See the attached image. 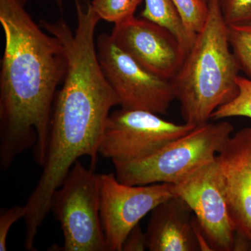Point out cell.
<instances>
[{
  "instance_id": "6da1fadb",
  "label": "cell",
  "mask_w": 251,
  "mask_h": 251,
  "mask_svg": "<svg viewBox=\"0 0 251 251\" xmlns=\"http://www.w3.org/2000/svg\"><path fill=\"white\" fill-rule=\"evenodd\" d=\"M28 0H0L4 49L0 72V168L31 148L45 163L57 88L68 69L65 47L28 13Z\"/></svg>"
},
{
  "instance_id": "7a4b0ae2",
  "label": "cell",
  "mask_w": 251,
  "mask_h": 251,
  "mask_svg": "<svg viewBox=\"0 0 251 251\" xmlns=\"http://www.w3.org/2000/svg\"><path fill=\"white\" fill-rule=\"evenodd\" d=\"M207 20L182 67L172 80L185 123H207L216 109L239 92V64L229 42L219 0H208Z\"/></svg>"
},
{
  "instance_id": "3957f363",
  "label": "cell",
  "mask_w": 251,
  "mask_h": 251,
  "mask_svg": "<svg viewBox=\"0 0 251 251\" xmlns=\"http://www.w3.org/2000/svg\"><path fill=\"white\" fill-rule=\"evenodd\" d=\"M233 130L227 121L197 126L146 158L114 163L115 175L119 181L132 186L176 184L198 167L214 159Z\"/></svg>"
},
{
  "instance_id": "277c9868",
  "label": "cell",
  "mask_w": 251,
  "mask_h": 251,
  "mask_svg": "<svg viewBox=\"0 0 251 251\" xmlns=\"http://www.w3.org/2000/svg\"><path fill=\"white\" fill-rule=\"evenodd\" d=\"M100 175L77 161L54 192L50 211L60 223L64 251H109L100 214Z\"/></svg>"
},
{
  "instance_id": "5b68a950",
  "label": "cell",
  "mask_w": 251,
  "mask_h": 251,
  "mask_svg": "<svg viewBox=\"0 0 251 251\" xmlns=\"http://www.w3.org/2000/svg\"><path fill=\"white\" fill-rule=\"evenodd\" d=\"M173 188L175 196L191 208L211 251H236L237 229L217 157L198 167Z\"/></svg>"
},
{
  "instance_id": "8992f818",
  "label": "cell",
  "mask_w": 251,
  "mask_h": 251,
  "mask_svg": "<svg viewBox=\"0 0 251 251\" xmlns=\"http://www.w3.org/2000/svg\"><path fill=\"white\" fill-rule=\"evenodd\" d=\"M97 57L122 108L164 115L176 99L171 80L148 72L116 45L110 34L99 36Z\"/></svg>"
},
{
  "instance_id": "52a82bcc",
  "label": "cell",
  "mask_w": 251,
  "mask_h": 251,
  "mask_svg": "<svg viewBox=\"0 0 251 251\" xmlns=\"http://www.w3.org/2000/svg\"><path fill=\"white\" fill-rule=\"evenodd\" d=\"M196 127L167 121L153 112L121 108L109 115L99 154L113 163L138 161Z\"/></svg>"
},
{
  "instance_id": "ba28073f",
  "label": "cell",
  "mask_w": 251,
  "mask_h": 251,
  "mask_svg": "<svg viewBox=\"0 0 251 251\" xmlns=\"http://www.w3.org/2000/svg\"><path fill=\"white\" fill-rule=\"evenodd\" d=\"M100 214L109 251H122L126 238L160 203L175 196L173 184H126L113 173L99 176Z\"/></svg>"
},
{
  "instance_id": "9c48e42d",
  "label": "cell",
  "mask_w": 251,
  "mask_h": 251,
  "mask_svg": "<svg viewBox=\"0 0 251 251\" xmlns=\"http://www.w3.org/2000/svg\"><path fill=\"white\" fill-rule=\"evenodd\" d=\"M110 36L144 69L166 80L176 76L188 53L169 29L142 17L115 25Z\"/></svg>"
},
{
  "instance_id": "30bf717a",
  "label": "cell",
  "mask_w": 251,
  "mask_h": 251,
  "mask_svg": "<svg viewBox=\"0 0 251 251\" xmlns=\"http://www.w3.org/2000/svg\"><path fill=\"white\" fill-rule=\"evenodd\" d=\"M192 210L184 200L173 196L151 212L146 231L148 249L151 251L202 250L201 228L192 218Z\"/></svg>"
},
{
  "instance_id": "8fae6325",
  "label": "cell",
  "mask_w": 251,
  "mask_h": 251,
  "mask_svg": "<svg viewBox=\"0 0 251 251\" xmlns=\"http://www.w3.org/2000/svg\"><path fill=\"white\" fill-rule=\"evenodd\" d=\"M217 159L229 170L238 191L251 201V128L231 136Z\"/></svg>"
},
{
  "instance_id": "7c38bea8",
  "label": "cell",
  "mask_w": 251,
  "mask_h": 251,
  "mask_svg": "<svg viewBox=\"0 0 251 251\" xmlns=\"http://www.w3.org/2000/svg\"><path fill=\"white\" fill-rule=\"evenodd\" d=\"M145 9L141 17L166 27L179 39L188 52L196 39L185 28L172 0H145Z\"/></svg>"
},
{
  "instance_id": "4fadbf2b",
  "label": "cell",
  "mask_w": 251,
  "mask_h": 251,
  "mask_svg": "<svg viewBox=\"0 0 251 251\" xmlns=\"http://www.w3.org/2000/svg\"><path fill=\"white\" fill-rule=\"evenodd\" d=\"M229 42L240 70L251 80V20L227 25Z\"/></svg>"
},
{
  "instance_id": "5bb4252c",
  "label": "cell",
  "mask_w": 251,
  "mask_h": 251,
  "mask_svg": "<svg viewBox=\"0 0 251 251\" xmlns=\"http://www.w3.org/2000/svg\"><path fill=\"white\" fill-rule=\"evenodd\" d=\"M143 0H92V7L100 20L115 25L135 17L137 8Z\"/></svg>"
},
{
  "instance_id": "9a60e30c",
  "label": "cell",
  "mask_w": 251,
  "mask_h": 251,
  "mask_svg": "<svg viewBox=\"0 0 251 251\" xmlns=\"http://www.w3.org/2000/svg\"><path fill=\"white\" fill-rule=\"evenodd\" d=\"M188 34L194 39L205 25L209 7L204 0H172Z\"/></svg>"
},
{
  "instance_id": "2e32d148",
  "label": "cell",
  "mask_w": 251,
  "mask_h": 251,
  "mask_svg": "<svg viewBox=\"0 0 251 251\" xmlns=\"http://www.w3.org/2000/svg\"><path fill=\"white\" fill-rule=\"evenodd\" d=\"M239 92L228 103L216 109L211 115L214 120L232 117H246L251 119V80L239 75L237 79Z\"/></svg>"
},
{
  "instance_id": "e0dca14e",
  "label": "cell",
  "mask_w": 251,
  "mask_h": 251,
  "mask_svg": "<svg viewBox=\"0 0 251 251\" xmlns=\"http://www.w3.org/2000/svg\"><path fill=\"white\" fill-rule=\"evenodd\" d=\"M219 4L227 25L251 20V0H219Z\"/></svg>"
},
{
  "instance_id": "ac0fdd59",
  "label": "cell",
  "mask_w": 251,
  "mask_h": 251,
  "mask_svg": "<svg viewBox=\"0 0 251 251\" xmlns=\"http://www.w3.org/2000/svg\"><path fill=\"white\" fill-rule=\"evenodd\" d=\"M25 206H15L0 211V251L7 250V239L13 225L26 215Z\"/></svg>"
},
{
  "instance_id": "d6986e66",
  "label": "cell",
  "mask_w": 251,
  "mask_h": 251,
  "mask_svg": "<svg viewBox=\"0 0 251 251\" xmlns=\"http://www.w3.org/2000/svg\"><path fill=\"white\" fill-rule=\"evenodd\" d=\"M146 249H148L146 232L144 233L138 224L126 238L122 251H143Z\"/></svg>"
},
{
  "instance_id": "ffe728a7",
  "label": "cell",
  "mask_w": 251,
  "mask_h": 251,
  "mask_svg": "<svg viewBox=\"0 0 251 251\" xmlns=\"http://www.w3.org/2000/svg\"><path fill=\"white\" fill-rule=\"evenodd\" d=\"M54 1V4L57 5L58 6L59 9H60L61 11H63V9H64V4H63V0H52Z\"/></svg>"
},
{
  "instance_id": "44dd1931",
  "label": "cell",
  "mask_w": 251,
  "mask_h": 251,
  "mask_svg": "<svg viewBox=\"0 0 251 251\" xmlns=\"http://www.w3.org/2000/svg\"><path fill=\"white\" fill-rule=\"evenodd\" d=\"M249 250L251 251V242H250V244H249Z\"/></svg>"
},
{
  "instance_id": "7402d4cb",
  "label": "cell",
  "mask_w": 251,
  "mask_h": 251,
  "mask_svg": "<svg viewBox=\"0 0 251 251\" xmlns=\"http://www.w3.org/2000/svg\"><path fill=\"white\" fill-rule=\"evenodd\" d=\"M204 1H206V2H207L208 0H204Z\"/></svg>"
}]
</instances>
